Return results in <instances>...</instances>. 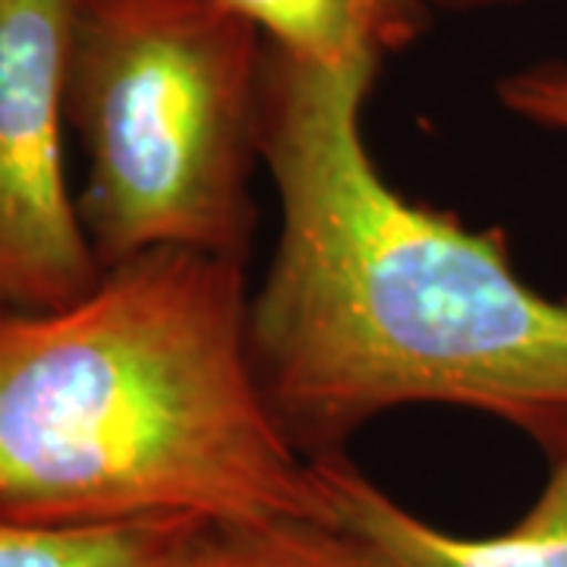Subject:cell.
Instances as JSON below:
<instances>
[{
    "label": "cell",
    "mask_w": 567,
    "mask_h": 567,
    "mask_svg": "<svg viewBox=\"0 0 567 567\" xmlns=\"http://www.w3.org/2000/svg\"><path fill=\"white\" fill-rule=\"evenodd\" d=\"M375 58L312 63L265 44L262 162L281 234L249 297L265 398L309 457L379 413L464 406L567 447V300L529 287L502 230L410 203L363 140Z\"/></svg>",
    "instance_id": "cell-1"
},
{
    "label": "cell",
    "mask_w": 567,
    "mask_h": 567,
    "mask_svg": "<svg viewBox=\"0 0 567 567\" xmlns=\"http://www.w3.org/2000/svg\"><path fill=\"white\" fill-rule=\"evenodd\" d=\"M0 517L338 520L256 375L244 262L152 249L80 300L0 309Z\"/></svg>",
    "instance_id": "cell-2"
},
{
    "label": "cell",
    "mask_w": 567,
    "mask_h": 567,
    "mask_svg": "<svg viewBox=\"0 0 567 567\" xmlns=\"http://www.w3.org/2000/svg\"><path fill=\"white\" fill-rule=\"evenodd\" d=\"M265 39L218 0H70L66 126L102 268L152 249L246 262Z\"/></svg>",
    "instance_id": "cell-3"
},
{
    "label": "cell",
    "mask_w": 567,
    "mask_h": 567,
    "mask_svg": "<svg viewBox=\"0 0 567 567\" xmlns=\"http://www.w3.org/2000/svg\"><path fill=\"white\" fill-rule=\"evenodd\" d=\"M70 0H0V309L80 300L102 265L66 183Z\"/></svg>",
    "instance_id": "cell-4"
},
{
    "label": "cell",
    "mask_w": 567,
    "mask_h": 567,
    "mask_svg": "<svg viewBox=\"0 0 567 567\" xmlns=\"http://www.w3.org/2000/svg\"><path fill=\"white\" fill-rule=\"evenodd\" d=\"M338 520L388 548L404 567H567V447L529 511L495 536H457L413 514L341 451L312 457Z\"/></svg>",
    "instance_id": "cell-5"
},
{
    "label": "cell",
    "mask_w": 567,
    "mask_h": 567,
    "mask_svg": "<svg viewBox=\"0 0 567 567\" xmlns=\"http://www.w3.org/2000/svg\"><path fill=\"white\" fill-rule=\"evenodd\" d=\"M148 567H404L341 520H193Z\"/></svg>",
    "instance_id": "cell-6"
},
{
    "label": "cell",
    "mask_w": 567,
    "mask_h": 567,
    "mask_svg": "<svg viewBox=\"0 0 567 567\" xmlns=\"http://www.w3.org/2000/svg\"><path fill=\"white\" fill-rule=\"evenodd\" d=\"M265 44L312 63H350L388 54L375 0H218Z\"/></svg>",
    "instance_id": "cell-7"
},
{
    "label": "cell",
    "mask_w": 567,
    "mask_h": 567,
    "mask_svg": "<svg viewBox=\"0 0 567 567\" xmlns=\"http://www.w3.org/2000/svg\"><path fill=\"white\" fill-rule=\"evenodd\" d=\"M193 520H133L104 527H29L0 517V567H148Z\"/></svg>",
    "instance_id": "cell-8"
},
{
    "label": "cell",
    "mask_w": 567,
    "mask_h": 567,
    "mask_svg": "<svg viewBox=\"0 0 567 567\" xmlns=\"http://www.w3.org/2000/svg\"><path fill=\"white\" fill-rule=\"evenodd\" d=\"M498 102L511 114L567 136V61H548L507 73L498 82Z\"/></svg>",
    "instance_id": "cell-9"
},
{
    "label": "cell",
    "mask_w": 567,
    "mask_h": 567,
    "mask_svg": "<svg viewBox=\"0 0 567 567\" xmlns=\"http://www.w3.org/2000/svg\"><path fill=\"white\" fill-rule=\"evenodd\" d=\"M382 25H385L388 54L404 51L423 32L425 17H429V0H375Z\"/></svg>",
    "instance_id": "cell-10"
},
{
    "label": "cell",
    "mask_w": 567,
    "mask_h": 567,
    "mask_svg": "<svg viewBox=\"0 0 567 567\" xmlns=\"http://www.w3.org/2000/svg\"><path fill=\"white\" fill-rule=\"evenodd\" d=\"M429 3H442V7H488V3H507V0H429Z\"/></svg>",
    "instance_id": "cell-11"
}]
</instances>
